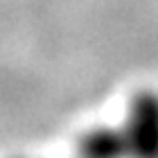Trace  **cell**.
<instances>
[{"label":"cell","instance_id":"cell-1","mask_svg":"<svg viewBox=\"0 0 158 158\" xmlns=\"http://www.w3.org/2000/svg\"><path fill=\"white\" fill-rule=\"evenodd\" d=\"M120 129L127 142V158H158V93H135Z\"/></svg>","mask_w":158,"mask_h":158},{"label":"cell","instance_id":"cell-2","mask_svg":"<svg viewBox=\"0 0 158 158\" xmlns=\"http://www.w3.org/2000/svg\"><path fill=\"white\" fill-rule=\"evenodd\" d=\"M79 158H127V142L120 127H95L79 140Z\"/></svg>","mask_w":158,"mask_h":158}]
</instances>
